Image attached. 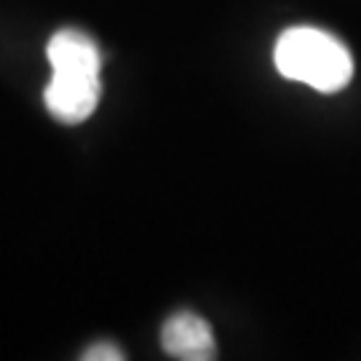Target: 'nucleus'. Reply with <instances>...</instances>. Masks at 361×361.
Masks as SVG:
<instances>
[{"label": "nucleus", "mask_w": 361, "mask_h": 361, "mask_svg": "<svg viewBox=\"0 0 361 361\" xmlns=\"http://www.w3.org/2000/svg\"><path fill=\"white\" fill-rule=\"evenodd\" d=\"M276 70L289 80L305 83L322 94L345 89L353 78V56L348 46L319 27H289L273 49Z\"/></svg>", "instance_id": "1"}, {"label": "nucleus", "mask_w": 361, "mask_h": 361, "mask_svg": "<svg viewBox=\"0 0 361 361\" xmlns=\"http://www.w3.org/2000/svg\"><path fill=\"white\" fill-rule=\"evenodd\" d=\"M102 97L99 73H51L43 102L59 123H80L97 110Z\"/></svg>", "instance_id": "2"}, {"label": "nucleus", "mask_w": 361, "mask_h": 361, "mask_svg": "<svg viewBox=\"0 0 361 361\" xmlns=\"http://www.w3.org/2000/svg\"><path fill=\"white\" fill-rule=\"evenodd\" d=\"M161 345L171 359L180 361L217 359L214 332L193 310H180V313L169 316L161 329Z\"/></svg>", "instance_id": "3"}, {"label": "nucleus", "mask_w": 361, "mask_h": 361, "mask_svg": "<svg viewBox=\"0 0 361 361\" xmlns=\"http://www.w3.org/2000/svg\"><path fill=\"white\" fill-rule=\"evenodd\" d=\"M49 65L51 73H102V51L80 30H59L49 40Z\"/></svg>", "instance_id": "4"}, {"label": "nucleus", "mask_w": 361, "mask_h": 361, "mask_svg": "<svg viewBox=\"0 0 361 361\" xmlns=\"http://www.w3.org/2000/svg\"><path fill=\"white\" fill-rule=\"evenodd\" d=\"M80 359L86 361H123L126 359V353L118 348V345H113V343H94V345H89V348H83V353H80Z\"/></svg>", "instance_id": "5"}]
</instances>
